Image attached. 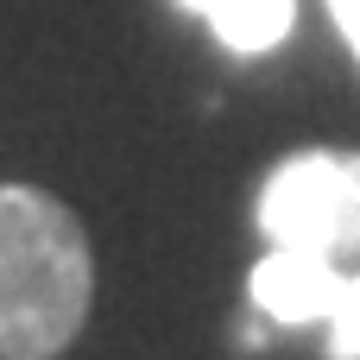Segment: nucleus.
I'll list each match as a JSON object with an SVG mask.
<instances>
[{
	"mask_svg": "<svg viewBox=\"0 0 360 360\" xmlns=\"http://www.w3.org/2000/svg\"><path fill=\"white\" fill-rule=\"evenodd\" d=\"M95 297L82 221L25 184H0V354L51 360L70 348Z\"/></svg>",
	"mask_w": 360,
	"mask_h": 360,
	"instance_id": "obj_1",
	"label": "nucleus"
},
{
	"mask_svg": "<svg viewBox=\"0 0 360 360\" xmlns=\"http://www.w3.org/2000/svg\"><path fill=\"white\" fill-rule=\"evenodd\" d=\"M272 247H310L329 259L360 253V152H291L253 202Z\"/></svg>",
	"mask_w": 360,
	"mask_h": 360,
	"instance_id": "obj_2",
	"label": "nucleus"
},
{
	"mask_svg": "<svg viewBox=\"0 0 360 360\" xmlns=\"http://www.w3.org/2000/svg\"><path fill=\"white\" fill-rule=\"evenodd\" d=\"M342 285H348L342 259L310 253V247H272V253L253 266L247 297H253V310H259L266 323H278V329H304V323H329Z\"/></svg>",
	"mask_w": 360,
	"mask_h": 360,
	"instance_id": "obj_3",
	"label": "nucleus"
},
{
	"mask_svg": "<svg viewBox=\"0 0 360 360\" xmlns=\"http://www.w3.org/2000/svg\"><path fill=\"white\" fill-rule=\"evenodd\" d=\"M177 6L196 13V19H209V32L234 57H266L297 25V0H177Z\"/></svg>",
	"mask_w": 360,
	"mask_h": 360,
	"instance_id": "obj_4",
	"label": "nucleus"
},
{
	"mask_svg": "<svg viewBox=\"0 0 360 360\" xmlns=\"http://www.w3.org/2000/svg\"><path fill=\"white\" fill-rule=\"evenodd\" d=\"M329 360H360V272H348V285L329 310Z\"/></svg>",
	"mask_w": 360,
	"mask_h": 360,
	"instance_id": "obj_5",
	"label": "nucleus"
},
{
	"mask_svg": "<svg viewBox=\"0 0 360 360\" xmlns=\"http://www.w3.org/2000/svg\"><path fill=\"white\" fill-rule=\"evenodd\" d=\"M329 19H335V32L348 38V51L360 63V0H329Z\"/></svg>",
	"mask_w": 360,
	"mask_h": 360,
	"instance_id": "obj_6",
	"label": "nucleus"
}]
</instances>
